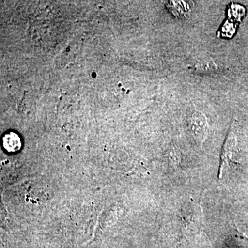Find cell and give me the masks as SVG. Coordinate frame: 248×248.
I'll return each mask as SVG.
<instances>
[{"label": "cell", "instance_id": "3957f363", "mask_svg": "<svg viewBox=\"0 0 248 248\" xmlns=\"http://www.w3.org/2000/svg\"><path fill=\"white\" fill-rule=\"evenodd\" d=\"M218 65L213 60H204L198 61L190 67V70L197 74H213L219 71Z\"/></svg>", "mask_w": 248, "mask_h": 248}, {"label": "cell", "instance_id": "6da1fadb", "mask_svg": "<svg viewBox=\"0 0 248 248\" xmlns=\"http://www.w3.org/2000/svg\"><path fill=\"white\" fill-rule=\"evenodd\" d=\"M236 145H237V135H236L234 125L232 124L222 150L219 174H218V177L220 178L221 177L223 170L227 167H230L232 162L236 163V161L232 160V155L236 151Z\"/></svg>", "mask_w": 248, "mask_h": 248}, {"label": "cell", "instance_id": "277c9868", "mask_svg": "<svg viewBox=\"0 0 248 248\" xmlns=\"http://www.w3.org/2000/svg\"><path fill=\"white\" fill-rule=\"evenodd\" d=\"M3 146L8 152L19 151L22 146L20 138L14 133L7 134L3 138Z\"/></svg>", "mask_w": 248, "mask_h": 248}, {"label": "cell", "instance_id": "5b68a950", "mask_svg": "<svg viewBox=\"0 0 248 248\" xmlns=\"http://www.w3.org/2000/svg\"><path fill=\"white\" fill-rule=\"evenodd\" d=\"M167 7L170 12L177 17H185L190 10L188 4L185 1H169Z\"/></svg>", "mask_w": 248, "mask_h": 248}, {"label": "cell", "instance_id": "7a4b0ae2", "mask_svg": "<svg viewBox=\"0 0 248 248\" xmlns=\"http://www.w3.org/2000/svg\"><path fill=\"white\" fill-rule=\"evenodd\" d=\"M190 124L194 138L201 146L208 136V120L202 112H195L191 116Z\"/></svg>", "mask_w": 248, "mask_h": 248}]
</instances>
